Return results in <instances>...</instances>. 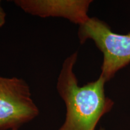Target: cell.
I'll list each match as a JSON object with an SVG mask.
<instances>
[{
  "instance_id": "cell-1",
  "label": "cell",
  "mask_w": 130,
  "mask_h": 130,
  "mask_svg": "<svg viewBox=\"0 0 130 130\" xmlns=\"http://www.w3.org/2000/svg\"><path fill=\"white\" fill-rule=\"evenodd\" d=\"M77 58V51L65 58L57 78V91L66 108L65 121L58 130H95L101 118L114 105L105 95L106 81L101 76L79 86L74 72Z\"/></svg>"
},
{
  "instance_id": "cell-2",
  "label": "cell",
  "mask_w": 130,
  "mask_h": 130,
  "mask_svg": "<svg viewBox=\"0 0 130 130\" xmlns=\"http://www.w3.org/2000/svg\"><path fill=\"white\" fill-rule=\"evenodd\" d=\"M78 37L81 44L87 40H93L102 52L103 61L100 76L106 82L130 63V32L118 34L104 21L90 17L85 23L79 25Z\"/></svg>"
},
{
  "instance_id": "cell-3",
  "label": "cell",
  "mask_w": 130,
  "mask_h": 130,
  "mask_svg": "<svg viewBox=\"0 0 130 130\" xmlns=\"http://www.w3.org/2000/svg\"><path fill=\"white\" fill-rule=\"evenodd\" d=\"M39 113L27 81L0 76V130L18 129Z\"/></svg>"
},
{
  "instance_id": "cell-4",
  "label": "cell",
  "mask_w": 130,
  "mask_h": 130,
  "mask_svg": "<svg viewBox=\"0 0 130 130\" xmlns=\"http://www.w3.org/2000/svg\"><path fill=\"white\" fill-rule=\"evenodd\" d=\"M18 7L31 15L45 18H62L82 25L90 18L88 11L91 0H15Z\"/></svg>"
},
{
  "instance_id": "cell-5",
  "label": "cell",
  "mask_w": 130,
  "mask_h": 130,
  "mask_svg": "<svg viewBox=\"0 0 130 130\" xmlns=\"http://www.w3.org/2000/svg\"><path fill=\"white\" fill-rule=\"evenodd\" d=\"M6 21V13L1 6V1H0V28L4 25Z\"/></svg>"
},
{
  "instance_id": "cell-6",
  "label": "cell",
  "mask_w": 130,
  "mask_h": 130,
  "mask_svg": "<svg viewBox=\"0 0 130 130\" xmlns=\"http://www.w3.org/2000/svg\"><path fill=\"white\" fill-rule=\"evenodd\" d=\"M100 130H104V129H102V128H101V129H100Z\"/></svg>"
},
{
  "instance_id": "cell-7",
  "label": "cell",
  "mask_w": 130,
  "mask_h": 130,
  "mask_svg": "<svg viewBox=\"0 0 130 130\" xmlns=\"http://www.w3.org/2000/svg\"><path fill=\"white\" fill-rule=\"evenodd\" d=\"M12 130H19L18 129H12Z\"/></svg>"
}]
</instances>
